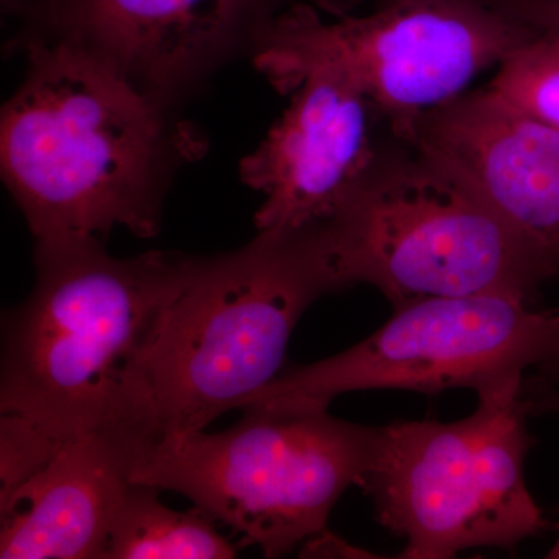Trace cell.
<instances>
[{
    "mask_svg": "<svg viewBox=\"0 0 559 559\" xmlns=\"http://www.w3.org/2000/svg\"><path fill=\"white\" fill-rule=\"evenodd\" d=\"M28 70L0 121V164L36 245L159 231L180 165L205 153L191 124L68 44L21 39Z\"/></svg>",
    "mask_w": 559,
    "mask_h": 559,
    "instance_id": "1",
    "label": "cell"
},
{
    "mask_svg": "<svg viewBox=\"0 0 559 559\" xmlns=\"http://www.w3.org/2000/svg\"><path fill=\"white\" fill-rule=\"evenodd\" d=\"M340 289L325 224L259 231L235 252L189 257L140 353L132 432L146 443L241 409L283 370L305 311Z\"/></svg>",
    "mask_w": 559,
    "mask_h": 559,
    "instance_id": "2",
    "label": "cell"
},
{
    "mask_svg": "<svg viewBox=\"0 0 559 559\" xmlns=\"http://www.w3.org/2000/svg\"><path fill=\"white\" fill-rule=\"evenodd\" d=\"M187 259H114L98 240L36 245L35 288L3 326L0 411L61 441L97 430L135 437V367Z\"/></svg>",
    "mask_w": 559,
    "mask_h": 559,
    "instance_id": "3",
    "label": "cell"
},
{
    "mask_svg": "<svg viewBox=\"0 0 559 559\" xmlns=\"http://www.w3.org/2000/svg\"><path fill=\"white\" fill-rule=\"evenodd\" d=\"M345 288L380 289L393 308L429 297L502 296L536 304L559 272L459 176L392 138L325 224Z\"/></svg>",
    "mask_w": 559,
    "mask_h": 559,
    "instance_id": "4",
    "label": "cell"
},
{
    "mask_svg": "<svg viewBox=\"0 0 559 559\" xmlns=\"http://www.w3.org/2000/svg\"><path fill=\"white\" fill-rule=\"evenodd\" d=\"M218 433H175L140 444L132 481L186 496L266 558L325 532L345 489L369 469L378 428L329 407L250 404Z\"/></svg>",
    "mask_w": 559,
    "mask_h": 559,
    "instance_id": "5",
    "label": "cell"
},
{
    "mask_svg": "<svg viewBox=\"0 0 559 559\" xmlns=\"http://www.w3.org/2000/svg\"><path fill=\"white\" fill-rule=\"evenodd\" d=\"M533 32L491 0H378L369 13L331 21L301 0L280 11L252 50L283 95L312 70L340 73L389 134L412 145L426 114L465 94Z\"/></svg>",
    "mask_w": 559,
    "mask_h": 559,
    "instance_id": "6",
    "label": "cell"
},
{
    "mask_svg": "<svg viewBox=\"0 0 559 559\" xmlns=\"http://www.w3.org/2000/svg\"><path fill=\"white\" fill-rule=\"evenodd\" d=\"M454 423L396 421L378 428L358 487L382 527L406 540L400 558L448 559L474 547L513 549L547 527L530 495L524 462V377L477 393Z\"/></svg>",
    "mask_w": 559,
    "mask_h": 559,
    "instance_id": "7",
    "label": "cell"
},
{
    "mask_svg": "<svg viewBox=\"0 0 559 559\" xmlns=\"http://www.w3.org/2000/svg\"><path fill=\"white\" fill-rule=\"evenodd\" d=\"M559 359V310L502 296L429 297L393 316L340 355L280 371L249 404L329 407L364 390L484 392L528 367L544 377Z\"/></svg>",
    "mask_w": 559,
    "mask_h": 559,
    "instance_id": "8",
    "label": "cell"
},
{
    "mask_svg": "<svg viewBox=\"0 0 559 559\" xmlns=\"http://www.w3.org/2000/svg\"><path fill=\"white\" fill-rule=\"evenodd\" d=\"M288 0H9L20 39L68 44L171 106L231 53L253 49Z\"/></svg>",
    "mask_w": 559,
    "mask_h": 559,
    "instance_id": "9",
    "label": "cell"
},
{
    "mask_svg": "<svg viewBox=\"0 0 559 559\" xmlns=\"http://www.w3.org/2000/svg\"><path fill=\"white\" fill-rule=\"evenodd\" d=\"M263 142L241 160V180L263 194L259 231L330 223L380 159L384 120L369 98L331 70H312Z\"/></svg>",
    "mask_w": 559,
    "mask_h": 559,
    "instance_id": "10",
    "label": "cell"
},
{
    "mask_svg": "<svg viewBox=\"0 0 559 559\" xmlns=\"http://www.w3.org/2000/svg\"><path fill=\"white\" fill-rule=\"evenodd\" d=\"M412 145L559 263V131L484 87L426 114Z\"/></svg>",
    "mask_w": 559,
    "mask_h": 559,
    "instance_id": "11",
    "label": "cell"
},
{
    "mask_svg": "<svg viewBox=\"0 0 559 559\" xmlns=\"http://www.w3.org/2000/svg\"><path fill=\"white\" fill-rule=\"evenodd\" d=\"M140 444L117 430L70 440L0 502V558L105 559Z\"/></svg>",
    "mask_w": 559,
    "mask_h": 559,
    "instance_id": "12",
    "label": "cell"
},
{
    "mask_svg": "<svg viewBox=\"0 0 559 559\" xmlns=\"http://www.w3.org/2000/svg\"><path fill=\"white\" fill-rule=\"evenodd\" d=\"M159 489L132 481L114 522L105 559H227L237 547L216 530L215 521L194 507L168 509Z\"/></svg>",
    "mask_w": 559,
    "mask_h": 559,
    "instance_id": "13",
    "label": "cell"
},
{
    "mask_svg": "<svg viewBox=\"0 0 559 559\" xmlns=\"http://www.w3.org/2000/svg\"><path fill=\"white\" fill-rule=\"evenodd\" d=\"M488 90L559 131V32L536 31L498 66Z\"/></svg>",
    "mask_w": 559,
    "mask_h": 559,
    "instance_id": "14",
    "label": "cell"
},
{
    "mask_svg": "<svg viewBox=\"0 0 559 559\" xmlns=\"http://www.w3.org/2000/svg\"><path fill=\"white\" fill-rule=\"evenodd\" d=\"M69 441L58 440L22 415L0 417V502L27 484L57 457Z\"/></svg>",
    "mask_w": 559,
    "mask_h": 559,
    "instance_id": "15",
    "label": "cell"
},
{
    "mask_svg": "<svg viewBox=\"0 0 559 559\" xmlns=\"http://www.w3.org/2000/svg\"><path fill=\"white\" fill-rule=\"evenodd\" d=\"M491 2L536 31L559 32V0H491Z\"/></svg>",
    "mask_w": 559,
    "mask_h": 559,
    "instance_id": "16",
    "label": "cell"
},
{
    "mask_svg": "<svg viewBox=\"0 0 559 559\" xmlns=\"http://www.w3.org/2000/svg\"><path fill=\"white\" fill-rule=\"evenodd\" d=\"M524 400L528 414L559 415V392L555 390L547 378H533V381H524Z\"/></svg>",
    "mask_w": 559,
    "mask_h": 559,
    "instance_id": "17",
    "label": "cell"
},
{
    "mask_svg": "<svg viewBox=\"0 0 559 559\" xmlns=\"http://www.w3.org/2000/svg\"><path fill=\"white\" fill-rule=\"evenodd\" d=\"M316 7L320 13L329 14L331 17L347 16V14L356 13L367 3H377L378 0H305Z\"/></svg>",
    "mask_w": 559,
    "mask_h": 559,
    "instance_id": "18",
    "label": "cell"
},
{
    "mask_svg": "<svg viewBox=\"0 0 559 559\" xmlns=\"http://www.w3.org/2000/svg\"><path fill=\"white\" fill-rule=\"evenodd\" d=\"M547 380H559V359L558 362L555 364L554 369L549 371V374H547Z\"/></svg>",
    "mask_w": 559,
    "mask_h": 559,
    "instance_id": "19",
    "label": "cell"
},
{
    "mask_svg": "<svg viewBox=\"0 0 559 559\" xmlns=\"http://www.w3.org/2000/svg\"><path fill=\"white\" fill-rule=\"evenodd\" d=\"M547 558L559 559V538L557 543H555V546L551 547L549 554H547Z\"/></svg>",
    "mask_w": 559,
    "mask_h": 559,
    "instance_id": "20",
    "label": "cell"
}]
</instances>
